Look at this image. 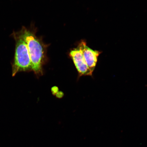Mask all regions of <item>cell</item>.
Instances as JSON below:
<instances>
[{
    "label": "cell",
    "instance_id": "7a4b0ae2",
    "mask_svg": "<svg viewBox=\"0 0 147 147\" xmlns=\"http://www.w3.org/2000/svg\"><path fill=\"white\" fill-rule=\"evenodd\" d=\"M16 42L14 61L12 65V76L22 71L32 70V62L26 41L21 32L13 33Z\"/></svg>",
    "mask_w": 147,
    "mask_h": 147
},
{
    "label": "cell",
    "instance_id": "277c9868",
    "mask_svg": "<svg viewBox=\"0 0 147 147\" xmlns=\"http://www.w3.org/2000/svg\"><path fill=\"white\" fill-rule=\"evenodd\" d=\"M78 47L82 51L88 67L93 72L96 67L98 57L100 52L90 48L86 45V42L84 41L81 42Z\"/></svg>",
    "mask_w": 147,
    "mask_h": 147
},
{
    "label": "cell",
    "instance_id": "6da1fadb",
    "mask_svg": "<svg viewBox=\"0 0 147 147\" xmlns=\"http://www.w3.org/2000/svg\"><path fill=\"white\" fill-rule=\"evenodd\" d=\"M20 32L27 44L32 70L36 74L41 75L45 58V50L43 45L34 33L25 27Z\"/></svg>",
    "mask_w": 147,
    "mask_h": 147
},
{
    "label": "cell",
    "instance_id": "3957f363",
    "mask_svg": "<svg viewBox=\"0 0 147 147\" xmlns=\"http://www.w3.org/2000/svg\"><path fill=\"white\" fill-rule=\"evenodd\" d=\"M69 55L80 76H92L93 72L88 67L82 51L78 47L71 51Z\"/></svg>",
    "mask_w": 147,
    "mask_h": 147
}]
</instances>
